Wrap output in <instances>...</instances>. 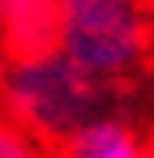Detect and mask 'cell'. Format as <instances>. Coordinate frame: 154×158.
Masks as SVG:
<instances>
[{
  "instance_id": "6da1fadb",
  "label": "cell",
  "mask_w": 154,
  "mask_h": 158,
  "mask_svg": "<svg viewBox=\"0 0 154 158\" xmlns=\"http://www.w3.org/2000/svg\"><path fill=\"white\" fill-rule=\"evenodd\" d=\"M116 94L120 90L94 81L60 47L26 60H0V115L47 145L64 141L90 115L116 107Z\"/></svg>"
},
{
  "instance_id": "7a4b0ae2",
  "label": "cell",
  "mask_w": 154,
  "mask_h": 158,
  "mask_svg": "<svg viewBox=\"0 0 154 158\" xmlns=\"http://www.w3.org/2000/svg\"><path fill=\"white\" fill-rule=\"evenodd\" d=\"M60 52L124 94L154 60V0H60Z\"/></svg>"
},
{
  "instance_id": "3957f363",
  "label": "cell",
  "mask_w": 154,
  "mask_h": 158,
  "mask_svg": "<svg viewBox=\"0 0 154 158\" xmlns=\"http://www.w3.org/2000/svg\"><path fill=\"white\" fill-rule=\"evenodd\" d=\"M154 141L141 132V124L120 111V107H107L99 115H90L86 124H77L64 141L51 145L56 158H141Z\"/></svg>"
},
{
  "instance_id": "277c9868",
  "label": "cell",
  "mask_w": 154,
  "mask_h": 158,
  "mask_svg": "<svg viewBox=\"0 0 154 158\" xmlns=\"http://www.w3.org/2000/svg\"><path fill=\"white\" fill-rule=\"evenodd\" d=\"M60 43V0H4L0 4V60L43 56Z\"/></svg>"
},
{
  "instance_id": "5b68a950",
  "label": "cell",
  "mask_w": 154,
  "mask_h": 158,
  "mask_svg": "<svg viewBox=\"0 0 154 158\" xmlns=\"http://www.w3.org/2000/svg\"><path fill=\"white\" fill-rule=\"evenodd\" d=\"M0 158H56V154L47 141H39L34 132H26L9 115H0Z\"/></svg>"
},
{
  "instance_id": "8992f818",
  "label": "cell",
  "mask_w": 154,
  "mask_h": 158,
  "mask_svg": "<svg viewBox=\"0 0 154 158\" xmlns=\"http://www.w3.org/2000/svg\"><path fill=\"white\" fill-rule=\"evenodd\" d=\"M150 90H154V60H150Z\"/></svg>"
},
{
  "instance_id": "52a82bcc",
  "label": "cell",
  "mask_w": 154,
  "mask_h": 158,
  "mask_svg": "<svg viewBox=\"0 0 154 158\" xmlns=\"http://www.w3.org/2000/svg\"><path fill=\"white\" fill-rule=\"evenodd\" d=\"M141 158H154V145H150V150H146V154H141Z\"/></svg>"
},
{
  "instance_id": "ba28073f",
  "label": "cell",
  "mask_w": 154,
  "mask_h": 158,
  "mask_svg": "<svg viewBox=\"0 0 154 158\" xmlns=\"http://www.w3.org/2000/svg\"><path fill=\"white\" fill-rule=\"evenodd\" d=\"M0 4H4V0H0Z\"/></svg>"
}]
</instances>
